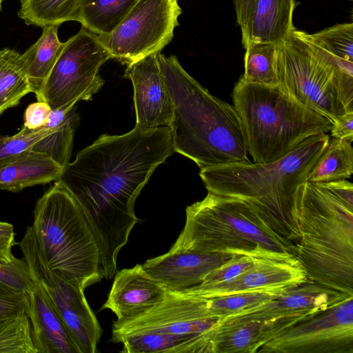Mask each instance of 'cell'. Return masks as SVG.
I'll return each mask as SVG.
<instances>
[{"instance_id": "cell-24", "label": "cell", "mask_w": 353, "mask_h": 353, "mask_svg": "<svg viewBox=\"0 0 353 353\" xmlns=\"http://www.w3.org/2000/svg\"><path fill=\"white\" fill-rule=\"evenodd\" d=\"M74 105L51 110L46 125L52 130L32 149L46 153L63 168L70 163L74 130L79 121Z\"/></svg>"}, {"instance_id": "cell-23", "label": "cell", "mask_w": 353, "mask_h": 353, "mask_svg": "<svg viewBox=\"0 0 353 353\" xmlns=\"http://www.w3.org/2000/svg\"><path fill=\"white\" fill-rule=\"evenodd\" d=\"M59 25L43 28L39 39L21 54L24 69L36 97L53 68L64 46L57 36Z\"/></svg>"}, {"instance_id": "cell-9", "label": "cell", "mask_w": 353, "mask_h": 353, "mask_svg": "<svg viewBox=\"0 0 353 353\" xmlns=\"http://www.w3.org/2000/svg\"><path fill=\"white\" fill-rule=\"evenodd\" d=\"M110 54L97 35L85 28L64 43L63 50L46 80L37 101L51 110L70 107L80 100H90L103 85L100 67Z\"/></svg>"}, {"instance_id": "cell-1", "label": "cell", "mask_w": 353, "mask_h": 353, "mask_svg": "<svg viewBox=\"0 0 353 353\" xmlns=\"http://www.w3.org/2000/svg\"><path fill=\"white\" fill-rule=\"evenodd\" d=\"M168 126H135L121 135H101L63 168L59 181L91 219L100 242L104 278L139 222L134 203L154 170L174 152Z\"/></svg>"}, {"instance_id": "cell-13", "label": "cell", "mask_w": 353, "mask_h": 353, "mask_svg": "<svg viewBox=\"0 0 353 353\" xmlns=\"http://www.w3.org/2000/svg\"><path fill=\"white\" fill-rule=\"evenodd\" d=\"M216 316L205 300L168 291L166 298L143 312L125 320H117L112 326L113 343L124 336L153 332L172 335L201 334L216 323Z\"/></svg>"}, {"instance_id": "cell-19", "label": "cell", "mask_w": 353, "mask_h": 353, "mask_svg": "<svg viewBox=\"0 0 353 353\" xmlns=\"http://www.w3.org/2000/svg\"><path fill=\"white\" fill-rule=\"evenodd\" d=\"M167 295L168 290L137 264L116 272L102 308L111 310L117 320H125L159 303Z\"/></svg>"}, {"instance_id": "cell-34", "label": "cell", "mask_w": 353, "mask_h": 353, "mask_svg": "<svg viewBox=\"0 0 353 353\" xmlns=\"http://www.w3.org/2000/svg\"><path fill=\"white\" fill-rule=\"evenodd\" d=\"M52 130V128L47 125L34 130L23 126L21 130L14 135H0V165L23 152L32 150L33 146L47 136Z\"/></svg>"}, {"instance_id": "cell-3", "label": "cell", "mask_w": 353, "mask_h": 353, "mask_svg": "<svg viewBox=\"0 0 353 353\" xmlns=\"http://www.w3.org/2000/svg\"><path fill=\"white\" fill-rule=\"evenodd\" d=\"M174 107L170 128L173 149L203 169L249 161L241 120L234 106L212 95L174 55L157 53Z\"/></svg>"}, {"instance_id": "cell-37", "label": "cell", "mask_w": 353, "mask_h": 353, "mask_svg": "<svg viewBox=\"0 0 353 353\" xmlns=\"http://www.w3.org/2000/svg\"><path fill=\"white\" fill-rule=\"evenodd\" d=\"M27 301L28 293L16 292L0 283V317L26 312Z\"/></svg>"}, {"instance_id": "cell-39", "label": "cell", "mask_w": 353, "mask_h": 353, "mask_svg": "<svg viewBox=\"0 0 353 353\" xmlns=\"http://www.w3.org/2000/svg\"><path fill=\"white\" fill-rule=\"evenodd\" d=\"M18 244L14 240L13 225L7 222L0 221V263H9L14 256L12 248Z\"/></svg>"}, {"instance_id": "cell-26", "label": "cell", "mask_w": 353, "mask_h": 353, "mask_svg": "<svg viewBox=\"0 0 353 353\" xmlns=\"http://www.w3.org/2000/svg\"><path fill=\"white\" fill-rule=\"evenodd\" d=\"M262 321L216 322L210 329L213 353H256Z\"/></svg>"}, {"instance_id": "cell-20", "label": "cell", "mask_w": 353, "mask_h": 353, "mask_svg": "<svg viewBox=\"0 0 353 353\" xmlns=\"http://www.w3.org/2000/svg\"><path fill=\"white\" fill-rule=\"evenodd\" d=\"M295 0H256L241 31L244 48L250 42L279 43L296 28Z\"/></svg>"}, {"instance_id": "cell-22", "label": "cell", "mask_w": 353, "mask_h": 353, "mask_svg": "<svg viewBox=\"0 0 353 353\" xmlns=\"http://www.w3.org/2000/svg\"><path fill=\"white\" fill-rule=\"evenodd\" d=\"M210 330L188 335L137 333L122 336L115 343L122 345L124 353H212Z\"/></svg>"}, {"instance_id": "cell-4", "label": "cell", "mask_w": 353, "mask_h": 353, "mask_svg": "<svg viewBox=\"0 0 353 353\" xmlns=\"http://www.w3.org/2000/svg\"><path fill=\"white\" fill-rule=\"evenodd\" d=\"M330 138L327 133L314 134L276 161L218 165L201 169L199 175L208 192L245 201L292 243L290 209L293 195L307 181Z\"/></svg>"}, {"instance_id": "cell-27", "label": "cell", "mask_w": 353, "mask_h": 353, "mask_svg": "<svg viewBox=\"0 0 353 353\" xmlns=\"http://www.w3.org/2000/svg\"><path fill=\"white\" fill-rule=\"evenodd\" d=\"M352 141L330 138L309 173L307 181L327 183L345 180L353 173Z\"/></svg>"}, {"instance_id": "cell-15", "label": "cell", "mask_w": 353, "mask_h": 353, "mask_svg": "<svg viewBox=\"0 0 353 353\" xmlns=\"http://www.w3.org/2000/svg\"><path fill=\"white\" fill-rule=\"evenodd\" d=\"M350 296L307 281L285 290L272 299L219 319L218 322L266 321L300 315L314 316Z\"/></svg>"}, {"instance_id": "cell-28", "label": "cell", "mask_w": 353, "mask_h": 353, "mask_svg": "<svg viewBox=\"0 0 353 353\" xmlns=\"http://www.w3.org/2000/svg\"><path fill=\"white\" fill-rule=\"evenodd\" d=\"M20 56L14 50H0V114L33 92Z\"/></svg>"}, {"instance_id": "cell-21", "label": "cell", "mask_w": 353, "mask_h": 353, "mask_svg": "<svg viewBox=\"0 0 353 353\" xmlns=\"http://www.w3.org/2000/svg\"><path fill=\"white\" fill-rule=\"evenodd\" d=\"M63 167L46 153L28 150L0 165V189L19 192L59 180Z\"/></svg>"}, {"instance_id": "cell-17", "label": "cell", "mask_w": 353, "mask_h": 353, "mask_svg": "<svg viewBox=\"0 0 353 353\" xmlns=\"http://www.w3.org/2000/svg\"><path fill=\"white\" fill-rule=\"evenodd\" d=\"M235 255L171 248L167 253L147 260L142 266L168 291L179 292L201 283L208 274Z\"/></svg>"}, {"instance_id": "cell-6", "label": "cell", "mask_w": 353, "mask_h": 353, "mask_svg": "<svg viewBox=\"0 0 353 353\" xmlns=\"http://www.w3.org/2000/svg\"><path fill=\"white\" fill-rule=\"evenodd\" d=\"M185 212L184 228L173 248L254 259L294 256L292 243L242 199L208 192Z\"/></svg>"}, {"instance_id": "cell-8", "label": "cell", "mask_w": 353, "mask_h": 353, "mask_svg": "<svg viewBox=\"0 0 353 353\" xmlns=\"http://www.w3.org/2000/svg\"><path fill=\"white\" fill-rule=\"evenodd\" d=\"M278 88L300 104L334 121L353 112V73L295 29L277 43Z\"/></svg>"}, {"instance_id": "cell-5", "label": "cell", "mask_w": 353, "mask_h": 353, "mask_svg": "<svg viewBox=\"0 0 353 353\" xmlns=\"http://www.w3.org/2000/svg\"><path fill=\"white\" fill-rule=\"evenodd\" d=\"M32 227L50 269L83 290L104 278L102 250L89 216L59 181L37 201Z\"/></svg>"}, {"instance_id": "cell-38", "label": "cell", "mask_w": 353, "mask_h": 353, "mask_svg": "<svg viewBox=\"0 0 353 353\" xmlns=\"http://www.w3.org/2000/svg\"><path fill=\"white\" fill-rule=\"evenodd\" d=\"M50 113L51 108L48 103L37 101L31 103L25 111L23 126L30 130L43 127L47 124Z\"/></svg>"}, {"instance_id": "cell-16", "label": "cell", "mask_w": 353, "mask_h": 353, "mask_svg": "<svg viewBox=\"0 0 353 353\" xmlns=\"http://www.w3.org/2000/svg\"><path fill=\"white\" fill-rule=\"evenodd\" d=\"M124 77L131 80L133 85L135 126L143 128L168 126L174 107L157 53L128 64Z\"/></svg>"}, {"instance_id": "cell-2", "label": "cell", "mask_w": 353, "mask_h": 353, "mask_svg": "<svg viewBox=\"0 0 353 353\" xmlns=\"http://www.w3.org/2000/svg\"><path fill=\"white\" fill-rule=\"evenodd\" d=\"M292 253L307 281L353 296V185L305 181L292 199Z\"/></svg>"}, {"instance_id": "cell-36", "label": "cell", "mask_w": 353, "mask_h": 353, "mask_svg": "<svg viewBox=\"0 0 353 353\" xmlns=\"http://www.w3.org/2000/svg\"><path fill=\"white\" fill-rule=\"evenodd\" d=\"M254 259L250 256L235 255L221 267L208 274L198 285H212L228 281L249 268Z\"/></svg>"}, {"instance_id": "cell-25", "label": "cell", "mask_w": 353, "mask_h": 353, "mask_svg": "<svg viewBox=\"0 0 353 353\" xmlns=\"http://www.w3.org/2000/svg\"><path fill=\"white\" fill-rule=\"evenodd\" d=\"M139 0H81L77 21L96 35L113 32Z\"/></svg>"}, {"instance_id": "cell-18", "label": "cell", "mask_w": 353, "mask_h": 353, "mask_svg": "<svg viewBox=\"0 0 353 353\" xmlns=\"http://www.w3.org/2000/svg\"><path fill=\"white\" fill-rule=\"evenodd\" d=\"M33 280L35 285L28 293L26 313L30 321L32 338L37 353H81L44 289L37 281Z\"/></svg>"}, {"instance_id": "cell-12", "label": "cell", "mask_w": 353, "mask_h": 353, "mask_svg": "<svg viewBox=\"0 0 353 353\" xmlns=\"http://www.w3.org/2000/svg\"><path fill=\"white\" fill-rule=\"evenodd\" d=\"M257 353H353V296L284 330Z\"/></svg>"}, {"instance_id": "cell-30", "label": "cell", "mask_w": 353, "mask_h": 353, "mask_svg": "<svg viewBox=\"0 0 353 353\" xmlns=\"http://www.w3.org/2000/svg\"><path fill=\"white\" fill-rule=\"evenodd\" d=\"M245 49V71L241 77L243 80L268 87H277V43L250 42Z\"/></svg>"}, {"instance_id": "cell-40", "label": "cell", "mask_w": 353, "mask_h": 353, "mask_svg": "<svg viewBox=\"0 0 353 353\" xmlns=\"http://www.w3.org/2000/svg\"><path fill=\"white\" fill-rule=\"evenodd\" d=\"M330 132L332 138L353 141V112L339 116L332 122Z\"/></svg>"}, {"instance_id": "cell-33", "label": "cell", "mask_w": 353, "mask_h": 353, "mask_svg": "<svg viewBox=\"0 0 353 353\" xmlns=\"http://www.w3.org/2000/svg\"><path fill=\"white\" fill-rule=\"evenodd\" d=\"M283 291L234 294L209 299L205 300V303L216 316L223 319L246 307L272 299Z\"/></svg>"}, {"instance_id": "cell-7", "label": "cell", "mask_w": 353, "mask_h": 353, "mask_svg": "<svg viewBox=\"0 0 353 353\" xmlns=\"http://www.w3.org/2000/svg\"><path fill=\"white\" fill-rule=\"evenodd\" d=\"M246 148L254 163L276 161L305 139L330 132L332 121L296 102L277 87L241 77L232 94Z\"/></svg>"}, {"instance_id": "cell-31", "label": "cell", "mask_w": 353, "mask_h": 353, "mask_svg": "<svg viewBox=\"0 0 353 353\" xmlns=\"http://www.w3.org/2000/svg\"><path fill=\"white\" fill-rule=\"evenodd\" d=\"M312 43L329 53L344 69L353 72V23L334 25L319 32L309 34Z\"/></svg>"}, {"instance_id": "cell-42", "label": "cell", "mask_w": 353, "mask_h": 353, "mask_svg": "<svg viewBox=\"0 0 353 353\" xmlns=\"http://www.w3.org/2000/svg\"><path fill=\"white\" fill-rule=\"evenodd\" d=\"M350 1H352V0H350Z\"/></svg>"}, {"instance_id": "cell-41", "label": "cell", "mask_w": 353, "mask_h": 353, "mask_svg": "<svg viewBox=\"0 0 353 353\" xmlns=\"http://www.w3.org/2000/svg\"><path fill=\"white\" fill-rule=\"evenodd\" d=\"M3 0H0V11L1 10V3Z\"/></svg>"}, {"instance_id": "cell-14", "label": "cell", "mask_w": 353, "mask_h": 353, "mask_svg": "<svg viewBox=\"0 0 353 353\" xmlns=\"http://www.w3.org/2000/svg\"><path fill=\"white\" fill-rule=\"evenodd\" d=\"M307 281L304 268L295 256L256 258L249 268L228 281L196 285L176 292L207 300L234 294L283 291Z\"/></svg>"}, {"instance_id": "cell-35", "label": "cell", "mask_w": 353, "mask_h": 353, "mask_svg": "<svg viewBox=\"0 0 353 353\" xmlns=\"http://www.w3.org/2000/svg\"><path fill=\"white\" fill-rule=\"evenodd\" d=\"M0 283L19 292L29 293L35 285L29 266L23 257L0 263Z\"/></svg>"}, {"instance_id": "cell-32", "label": "cell", "mask_w": 353, "mask_h": 353, "mask_svg": "<svg viewBox=\"0 0 353 353\" xmlns=\"http://www.w3.org/2000/svg\"><path fill=\"white\" fill-rule=\"evenodd\" d=\"M0 353H37L26 312L0 317Z\"/></svg>"}, {"instance_id": "cell-10", "label": "cell", "mask_w": 353, "mask_h": 353, "mask_svg": "<svg viewBox=\"0 0 353 353\" xmlns=\"http://www.w3.org/2000/svg\"><path fill=\"white\" fill-rule=\"evenodd\" d=\"M181 13L178 0H139L113 32L97 37L112 59L128 65L169 44Z\"/></svg>"}, {"instance_id": "cell-11", "label": "cell", "mask_w": 353, "mask_h": 353, "mask_svg": "<svg viewBox=\"0 0 353 353\" xmlns=\"http://www.w3.org/2000/svg\"><path fill=\"white\" fill-rule=\"evenodd\" d=\"M31 275L44 289L77 341L81 353H95L102 329L84 290L58 276L48 266L32 225L18 243Z\"/></svg>"}, {"instance_id": "cell-29", "label": "cell", "mask_w": 353, "mask_h": 353, "mask_svg": "<svg viewBox=\"0 0 353 353\" xmlns=\"http://www.w3.org/2000/svg\"><path fill=\"white\" fill-rule=\"evenodd\" d=\"M81 0H20L18 17L26 24L43 28L76 21Z\"/></svg>"}]
</instances>
